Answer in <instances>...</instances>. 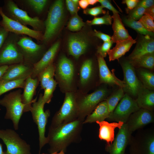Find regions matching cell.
Segmentation results:
<instances>
[{
  "label": "cell",
  "instance_id": "1",
  "mask_svg": "<svg viewBox=\"0 0 154 154\" xmlns=\"http://www.w3.org/2000/svg\"><path fill=\"white\" fill-rule=\"evenodd\" d=\"M84 120L78 118L72 121L54 127L49 126L47 138L48 152H66L71 144L79 142Z\"/></svg>",
  "mask_w": 154,
  "mask_h": 154
},
{
  "label": "cell",
  "instance_id": "2",
  "mask_svg": "<svg viewBox=\"0 0 154 154\" xmlns=\"http://www.w3.org/2000/svg\"><path fill=\"white\" fill-rule=\"evenodd\" d=\"M77 97V94L74 91L65 93L63 103L52 117L50 127H54L78 118Z\"/></svg>",
  "mask_w": 154,
  "mask_h": 154
},
{
  "label": "cell",
  "instance_id": "3",
  "mask_svg": "<svg viewBox=\"0 0 154 154\" xmlns=\"http://www.w3.org/2000/svg\"><path fill=\"white\" fill-rule=\"evenodd\" d=\"M110 90L107 87L103 86L91 94L80 96L77 94L78 118L84 120L100 103L106 100L110 94Z\"/></svg>",
  "mask_w": 154,
  "mask_h": 154
},
{
  "label": "cell",
  "instance_id": "4",
  "mask_svg": "<svg viewBox=\"0 0 154 154\" xmlns=\"http://www.w3.org/2000/svg\"><path fill=\"white\" fill-rule=\"evenodd\" d=\"M22 90L19 89L6 94L0 99V105L5 108L4 118L12 121L14 129L17 130L23 113L24 106L21 100Z\"/></svg>",
  "mask_w": 154,
  "mask_h": 154
},
{
  "label": "cell",
  "instance_id": "5",
  "mask_svg": "<svg viewBox=\"0 0 154 154\" xmlns=\"http://www.w3.org/2000/svg\"><path fill=\"white\" fill-rule=\"evenodd\" d=\"M55 66L54 76L61 88L65 93L73 91L75 68L72 62L66 56L62 55Z\"/></svg>",
  "mask_w": 154,
  "mask_h": 154
},
{
  "label": "cell",
  "instance_id": "6",
  "mask_svg": "<svg viewBox=\"0 0 154 154\" xmlns=\"http://www.w3.org/2000/svg\"><path fill=\"white\" fill-rule=\"evenodd\" d=\"M43 94H40L37 101L33 103L30 110L33 119L37 125L39 134V150L38 154H40L42 148L48 144V139L45 136L46 126L48 118L50 116L49 110L44 111L45 105L42 101Z\"/></svg>",
  "mask_w": 154,
  "mask_h": 154
},
{
  "label": "cell",
  "instance_id": "7",
  "mask_svg": "<svg viewBox=\"0 0 154 154\" xmlns=\"http://www.w3.org/2000/svg\"><path fill=\"white\" fill-rule=\"evenodd\" d=\"M63 16V1H56L50 8L45 22V29L43 37L44 41H49L56 34L61 25Z\"/></svg>",
  "mask_w": 154,
  "mask_h": 154
},
{
  "label": "cell",
  "instance_id": "8",
  "mask_svg": "<svg viewBox=\"0 0 154 154\" xmlns=\"http://www.w3.org/2000/svg\"><path fill=\"white\" fill-rule=\"evenodd\" d=\"M0 138L7 148L3 154H32L30 145L13 129H0Z\"/></svg>",
  "mask_w": 154,
  "mask_h": 154
},
{
  "label": "cell",
  "instance_id": "9",
  "mask_svg": "<svg viewBox=\"0 0 154 154\" xmlns=\"http://www.w3.org/2000/svg\"><path fill=\"white\" fill-rule=\"evenodd\" d=\"M129 145V154H154L153 130L140 132L131 137Z\"/></svg>",
  "mask_w": 154,
  "mask_h": 154
},
{
  "label": "cell",
  "instance_id": "10",
  "mask_svg": "<svg viewBox=\"0 0 154 154\" xmlns=\"http://www.w3.org/2000/svg\"><path fill=\"white\" fill-rule=\"evenodd\" d=\"M135 100L125 93L113 112L107 119L111 121H121L126 123L131 114L138 110Z\"/></svg>",
  "mask_w": 154,
  "mask_h": 154
},
{
  "label": "cell",
  "instance_id": "11",
  "mask_svg": "<svg viewBox=\"0 0 154 154\" xmlns=\"http://www.w3.org/2000/svg\"><path fill=\"white\" fill-rule=\"evenodd\" d=\"M123 74L125 87L123 88L125 93L133 98L137 97L138 93L143 87L136 73L135 68L127 58L120 61Z\"/></svg>",
  "mask_w": 154,
  "mask_h": 154
},
{
  "label": "cell",
  "instance_id": "12",
  "mask_svg": "<svg viewBox=\"0 0 154 154\" xmlns=\"http://www.w3.org/2000/svg\"><path fill=\"white\" fill-rule=\"evenodd\" d=\"M17 44L23 55V63L33 66L40 60L42 46L36 43L30 37H22Z\"/></svg>",
  "mask_w": 154,
  "mask_h": 154
},
{
  "label": "cell",
  "instance_id": "13",
  "mask_svg": "<svg viewBox=\"0 0 154 154\" xmlns=\"http://www.w3.org/2000/svg\"><path fill=\"white\" fill-rule=\"evenodd\" d=\"M0 15L2 18L1 25L6 31L17 35H28L37 40H43L41 31L31 29L6 15L0 7Z\"/></svg>",
  "mask_w": 154,
  "mask_h": 154
},
{
  "label": "cell",
  "instance_id": "14",
  "mask_svg": "<svg viewBox=\"0 0 154 154\" xmlns=\"http://www.w3.org/2000/svg\"><path fill=\"white\" fill-rule=\"evenodd\" d=\"M7 7L11 18L25 26H30L34 30L40 31L42 24L38 17L30 16L26 11L20 9L12 1H7Z\"/></svg>",
  "mask_w": 154,
  "mask_h": 154
},
{
  "label": "cell",
  "instance_id": "15",
  "mask_svg": "<svg viewBox=\"0 0 154 154\" xmlns=\"http://www.w3.org/2000/svg\"><path fill=\"white\" fill-rule=\"evenodd\" d=\"M23 55L14 40L7 41L0 51V66L23 63Z\"/></svg>",
  "mask_w": 154,
  "mask_h": 154
},
{
  "label": "cell",
  "instance_id": "16",
  "mask_svg": "<svg viewBox=\"0 0 154 154\" xmlns=\"http://www.w3.org/2000/svg\"><path fill=\"white\" fill-rule=\"evenodd\" d=\"M132 132L129 131L126 123L119 129L112 143L106 146V150L110 154H125V149L129 145Z\"/></svg>",
  "mask_w": 154,
  "mask_h": 154
},
{
  "label": "cell",
  "instance_id": "17",
  "mask_svg": "<svg viewBox=\"0 0 154 154\" xmlns=\"http://www.w3.org/2000/svg\"><path fill=\"white\" fill-rule=\"evenodd\" d=\"M154 121L153 112L140 108L131 115L126 123L129 130L133 132Z\"/></svg>",
  "mask_w": 154,
  "mask_h": 154
},
{
  "label": "cell",
  "instance_id": "18",
  "mask_svg": "<svg viewBox=\"0 0 154 154\" xmlns=\"http://www.w3.org/2000/svg\"><path fill=\"white\" fill-rule=\"evenodd\" d=\"M97 58L99 78L98 84H104L111 86L116 85L119 88H124L125 87V82L117 78L114 72L110 71L104 58L97 54Z\"/></svg>",
  "mask_w": 154,
  "mask_h": 154
},
{
  "label": "cell",
  "instance_id": "19",
  "mask_svg": "<svg viewBox=\"0 0 154 154\" xmlns=\"http://www.w3.org/2000/svg\"><path fill=\"white\" fill-rule=\"evenodd\" d=\"M33 70V66L23 63L9 66L0 78V81L7 82L26 79L31 76Z\"/></svg>",
  "mask_w": 154,
  "mask_h": 154
},
{
  "label": "cell",
  "instance_id": "20",
  "mask_svg": "<svg viewBox=\"0 0 154 154\" xmlns=\"http://www.w3.org/2000/svg\"><path fill=\"white\" fill-rule=\"evenodd\" d=\"M136 44L132 52L127 58L133 60L149 53H154L153 37L140 35L136 39Z\"/></svg>",
  "mask_w": 154,
  "mask_h": 154
},
{
  "label": "cell",
  "instance_id": "21",
  "mask_svg": "<svg viewBox=\"0 0 154 154\" xmlns=\"http://www.w3.org/2000/svg\"><path fill=\"white\" fill-rule=\"evenodd\" d=\"M39 82L37 77L33 79L30 76L26 79L21 96L22 102L24 106V113L30 111L32 103L37 100V97L34 99L33 97Z\"/></svg>",
  "mask_w": 154,
  "mask_h": 154
},
{
  "label": "cell",
  "instance_id": "22",
  "mask_svg": "<svg viewBox=\"0 0 154 154\" xmlns=\"http://www.w3.org/2000/svg\"><path fill=\"white\" fill-rule=\"evenodd\" d=\"M96 68L91 58L87 59L83 62L79 70V84L81 88L88 87L94 82L96 74Z\"/></svg>",
  "mask_w": 154,
  "mask_h": 154
},
{
  "label": "cell",
  "instance_id": "23",
  "mask_svg": "<svg viewBox=\"0 0 154 154\" xmlns=\"http://www.w3.org/2000/svg\"><path fill=\"white\" fill-rule=\"evenodd\" d=\"M59 46V42L55 43L45 53L40 59L33 65V72L31 76L32 78L37 77L39 73L53 63Z\"/></svg>",
  "mask_w": 154,
  "mask_h": 154
},
{
  "label": "cell",
  "instance_id": "24",
  "mask_svg": "<svg viewBox=\"0 0 154 154\" xmlns=\"http://www.w3.org/2000/svg\"><path fill=\"white\" fill-rule=\"evenodd\" d=\"M68 46L69 54L78 59L86 52L88 42L85 38L77 35H72L68 38Z\"/></svg>",
  "mask_w": 154,
  "mask_h": 154
},
{
  "label": "cell",
  "instance_id": "25",
  "mask_svg": "<svg viewBox=\"0 0 154 154\" xmlns=\"http://www.w3.org/2000/svg\"><path fill=\"white\" fill-rule=\"evenodd\" d=\"M96 122L100 127L99 137L100 140L106 141V146L110 145L114 141L115 129L116 128L120 129L124 124L121 121L110 123L105 121Z\"/></svg>",
  "mask_w": 154,
  "mask_h": 154
},
{
  "label": "cell",
  "instance_id": "26",
  "mask_svg": "<svg viewBox=\"0 0 154 154\" xmlns=\"http://www.w3.org/2000/svg\"><path fill=\"white\" fill-rule=\"evenodd\" d=\"M112 17L113 21L112 28L113 34L111 37V40L114 43L116 42L132 38L125 29L119 13H113Z\"/></svg>",
  "mask_w": 154,
  "mask_h": 154
},
{
  "label": "cell",
  "instance_id": "27",
  "mask_svg": "<svg viewBox=\"0 0 154 154\" xmlns=\"http://www.w3.org/2000/svg\"><path fill=\"white\" fill-rule=\"evenodd\" d=\"M136 42V39L132 38L116 42L115 46L108 52L109 61L116 60H119V59L129 51L132 46Z\"/></svg>",
  "mask_w": 154,
  "mask_h": 154
},
{
  "label": "cell",
  "instance_id": "28",
  "mask_svg": "<svg viewBox=\"0 0 154 154\" xmlns=\"http://www.w3.org/2000/svg\"><path fill=\"white\" fill-rule=\"evenodd\" d=\"M110 114L107 102L104 100L100 103L92 113L86 117L83 123L104 121L109 117Z\"/></svg>",
  "mask_w": 154,
  "mask_h": 154
},
{
  "label": "cell",
  "instance_id": "29",
  "mask_svg": "<svg viewBox=\"0 0 154 154\" xmlns=\"http://www.w3.org/2000/svg\"><path fill=\"white\" fill-rule=\"evenodd\" d=\"M135 100L139 108L153 112L154 108V90L143 87L138 92Z\"/></svg>",
  "mask_w": 154,
  "mask_h": 154
},
{
  "label": "cell",
  "instance_id": "30",
  "mask_svg": "<svg viewBox=\"0 0 154 154\" xmlns=\"http://www.w3.org/2000/svg\"><path fill=\"white\" fill-rule=\"evenodd\" d=\"M129 60L135 68H143L152 72L154 70V53L147 54Z\"/></svg>",
  "mask_w": 154,
  "mask_h": 154
},
{
  "label": "cell",
  "instance_id": "31",
  "mask_svg": "<svg viewBox=\"0 0 154 154\" xmlns=\"http://www.w3.org/2000/svg\"><path fill=\"white\" fill-rule=\"evenodd\" d=\"M137 75L143 86L149 90H154V74L153 72L143 68H136Z\"/></svg>",
  "mask_w": 154,
  "mask_h": 154
},
{
  "label": "cell",
  "instance_id": "32",
  "mask_svg": "<svg viewBox=\"0 0 154 154\" xmlns=\"http://www.w3.org/2000/svg\"><path fill=\"white\" fill-rule=\"evenodd\" d=\"M55 70V66L52 63L38 74L37 77L40 82L41 89H44L50 81L53 78Z\"/></svg>",
  "mask_w": 154,
  "mask_h": 154
},
{
  "label": "cell",
  "instance_id": "33",
  "mask_svg": "<svg viewBox=\"0 0 154 154\" xmlns=\"http://www.w3.org/2000/svg\"><path fill=\"white\" fill-rule=\"evenodd\" d=\"M123 88H119L115 90L106 99L110 114L114 110L124 94Z\"/></svg>",
  "mask_w": 154,
  "mask_h": 154
},
{
  "label": "cell",
  "instance_id": "34",
  "mask_svg": "<svg viewBox=\"0 0 154 154\" xmlns=\"http://www.w3.org/2000/svg\"><path fill=\"white\" fill-rule=\"evenodd\" d=\"M26 79H22L13 81H0V96L4 93L16 88H24Z\"/></svg>",
  "mask_w": 154,
  "mask_h": 154
},
{
  "label": "cell",
  "instance_id": "35",
  "mask_svg": "<svg viewBox=\"0 0 154 154\" xmlns=\"http://www.w3.org/2000/svg\"><path fill=\"white\" fill-rule=\"evenodd\" d=\"M123 21L126 26L134 29L140 35H149L153 37L154 32L147 31L138 21L129 20L126 17L123 18Z\"/></svg>",
  "mask_w": 154,
  "mask_h": 154
},
{
  "label": "cell",
  "instance_id": "36",
  "mask_svg": "<svg viewBox=\"0 0 154 154\" xmlns=\"http://www.w3.org/2000/svg\"><path fill=\"white\" fill-rule=\"evenodd\" d=\"M57 84L56 80L53 78L45 87L42 96V101L44 104H49L50 102L53 97V93Z\"/></svg>",
  "mask_w": 154,
  "mask_h": 154
},
{
  "label": "cell",
  "instance_id": "37",
  "mask_svg": "<svg viewBox=\"0 0 154 154\" xmlns=\"http://www.w3.org/2000/svg\"><path fill=\"white\" fill-rule=\"evenodd\" d=\"M84 24L82 19L76 14L73 15L70 18L67 28L71 31H77L80 30Z\"/></svg>",
  "mask_w": 154,
  "mask_h": 154
},
{
  "label": "cell",
  "instance_id": "38",
  "mask_svg": "<svg viewBox=\"0 0 154 154\" xmlns=\"http://www.w3.org/2000/svg\"><path fill=\"white\" fill-rule=\"evenodd\" d=\"M112 18L108 11L104 15L101 17H95L92 20L88 21L87 22L89 25H111Z\"/></svg>",
  "mask_w": 154,
  "mask_h": 154
},
{
  "label": "cell",
  "instance_id": "39",
  "mask_svg": "<svg viewBox=\"0 0 154 154\" xmlns=\"http://www.w3.org/2000/svg\"><path fill=\"white\" fill-rule=\"evenodd\" d=\"M25 2L36 12L39 14L41 13L48 2L46 0H27Z\"/></svg>",
  "mask_w": 154,
  "mask_h": 154
},
{
  "label": "cell",
  "instance_id": "40",
  "mask_svg": "<svg viewBox=\"0 0 154 154\" xmlns=\"http://www.w3.org/2000/svg\"><path fill=\"white\" fill-rule=\"evenodd\" d=\"M145 10L142 7H136L131 10L127 11L128 15L126 18L132 21L139 20L144 15Z\"/></svg>",
  "mask_w": 154,
  "mask_h": 154
},
{
  "label": "cell",
  "instance_id": "41",
  "mask_svg": "<svg viewBox=\"0 0 154 154\" xmlns=\"http://www.w3.org/2000/svg\"><path fill=\"white\" fill-rule=\"evenodd\" d=\"M154 19L149 15L145 13L139 20L144 28L148 31L154 32Z\"/></svg>",
  "mask_w": 154,
  "mask_h": 154
},
{
  "label": "cell",
  "instance_id": "42",
  "mask_svg": "<svg viewBox=\"0 0 154 154\" xmlns=\"http://www.w3.org/2000/svg\"><path fill=\"white\" fill-rule=\"evenodd\" d=\"M113 43L111 40L109 42H104L102 45L98 47L97 54L100 55L104 58L106 57Z\"/></svg>",
  "mask_w": 154,
  "mask_h": 154
},
{
  "label": "cell",
  "instance_id": "43",
  "mask_svg": "<svg viewBox=\"0 0 154 154\" xmlns=\"http://www.w3.org/2000/svg\"><path fill=\"white\" fill-rule=\"evenodd\" d=\"M101 6H98L90 8H87L84 10L83 13L86 15L96 17L100 14H105L106 12L103 9Z\"/></svg>",
  "mask_w": 154,
  "mask_h": 154
},
{
  "label": "cell",
  "instance_id": "44",
  "mask_svg": "<svg viewBox=\"0 0 154 154\" xmlns=\"http://www.w3.org/2000/svg\"><path fill=\"white\" fill-rule=\"evenodd\" d=\"M66 2L67 9L71 15H73L77 14L79 9L78 6L75 5L71 0H66Z\"/></svg>",
  "mask_w": 154,
  "mask_h": 154
},
{
  "label": "cell",
  "instance_id": "45",
  "mask_svg": "<svg viewBox=\"0 0 154 154\" xmlns=\"http://www.w3.org/2000/svg\"><path fill=\"white\" fill-rule=\"evenodd\" d=\"M98 2L101 4V6L103 8H106L112 11L113 13H119V12L112 4L110 1L107 0H98Z\"/></svg>",
  "mask_w": 154,
  "mask_h": 154
},
{
  "label": "cell",
  "instance_id": "46",
  "mask_svg": "<svg viewBox=\"0 0 154 154\" xmlns=\"http://www.w3.org/2000/svg\"><path fill=\"white\" fill-rule=\"evenodd\" d=\"M93 35L101 40L104 42H109L111 40V37L108 35L103 33L95 29Z\"/></svg>",
  "mask_w": 154,
  "mask_h": 154
},
{
  "label": "cell",
  "instance_id": "47",
  "mask_svg": "<svg viewBox=\"0 0 154 154\" xmlns=\"http://www.w3.org/2000/svg\"><path fill=\"white\" fill-rule=\"evenodd\" d=\"M153 0H142L139 1L136 7H142L145 9L154 5Z\"/></svg>",
  "mask_w": 154,
  "mask_h": 154
},
{
  "label": "cell",
  "instance_id": "48",
  "mask_svg": "<svg viewBox=\"0 0 154 154\" xmlns=\"http://www.w3.org/2000/svg\"><path fill=\"white\" fill-rule=\"evenodd\" d=\"M139 1L138 0H125L123 1L122 3L126 5L127 11L131 10L136 7Z\"/></svg>",
  "mask_w": 154,
  "mask_h": 154
},
{
  "label": "cell",
  "instance_id": "49",
  "mask_svg": "<svg viewBox=\"0 0 154 154\" xmlns=\"http://www.w3.org/2000/svg\"><path fill=\"white\" fill-rule=\"evenodd\" d=\"M9 33L2 27H0V49L3 46Z\"/></svg>",
  "mask_w": 154,
  "mask_h": 154
},
{
  "label": "cell",
  "instance_id": "50",
  "mask_svg": "<svg viewBox=\"0 0 154 154\" xmlns=\"http://www.w3.org/2000/svg\"><path fill=\"white\" fill-rule=\"evenodd\" d=\"M145 13L146 14L154 19V6H152L145 9ZM144 13V14H145Z\"/></svg>",
  "mask_w": 154,
  "mask_h": 154
},
{
  "label": "cell",
  "instance_id": "51",
  "mask_svg": "<svg viewBox=\"0 0 154 154\" xmlns=\"http://www.w3.org/2000/svg\"><path fill=\"white\" fill-rule=\"evenodd\" d=\"M78 5L81 8L85 10L89 5L87 0H81L79 1Z\"/></svg>",
  "mask_w": 154,
  "mask_h": 154
},
{
  "label": "cell",
  "instance_id": "52",
  "mask_svg": "<svg viewBox=\"0 0 154 154\" xmlns=\"http://www.w3.org/2000/svg\"><path fill=\"white\" fill-rule=\"evenodd\" d=\"M8 67L7 65H3L0 66V78L3 76Z\"/></svg>",
  "mask_w": 154,
  "mask_h": 154
},
{
  "label": "cell",
  "instance_id": "53",
  "mask_svg": "<svg viewBox=\"0 0 154 154\" xmlns=\"http://www.w3.org/2000/svg\"><path fill=\"white\" fill-rule=\"evenodd\" d=\"M89 5H94L98 2L97 0H87Z\"/></svg>",
  "mask_w": 154,
  "mask_h": 154
},
{
  "label": "cell",
  "instance_id": "54",
  "mask_svg": "<svg viewBox=\"0 0 154 154\" xmlns=\"http://www.w3.org/2000/svg\"><path fill=\"white\" fill-rule=\"evenodd\" d=\"M42 154H65L64 152L62 150L59 152L58 153L57 152H54L52 153H50L49 154L47 153H43Z\"/></svg>",
  "mask_w": 154,
  "mask_h": 154
},
{
  "label": "cell",
  "instance_id": "55",
  "mask_svg": "<svg viewBox=\"0 0 154 154\" xmlns=\"http://www.w3.org/2000/svg\"><path fill=\"white\" fill-rule=\"evenodd\" d=\"M79 0H72L73 3L76 5L78 6Z\"/></svg>",
  "mask_w": 154,
  "mask_h": 154
},
{
  "label": "cell",
  "instance_id": "56",
  "mask_svg": "<svg viewBox=\"0 0 154 154\" xmlns=\"http://www.w3.org/2000/svg\"><path fill=\"white\" fill-rule=\"evenodd\" d=\"M2 145L0 143V154H3Z\"/></svg>",
  "mask_w": 154,
  "mask_h": 154
},
{
  "label": "cell",
  "instance_id": "57",
  "mask_svg": "<svg viewBox=\"0 0 154 154\" xmlns=\"http://www.w3.org/2000/svg\"></svg>",
  "mask_w": 154,
  "mask_h": 154
}]
</instances>
